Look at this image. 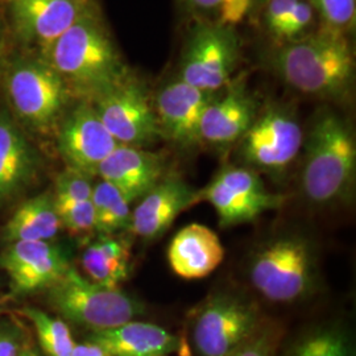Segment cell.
I'll return each mask as SVG.
<instances>
[{
  "label": "cell",
  "mask_w": 356,
  "mask_h": 356,
  "mask_svg": "<svg viewBox=\"0 0 356 356\" xmlns=\"http://www.w3.org/2000/svg\"><path fill=\"white\" fill-rule=\"evenodd\" d=\"M272 65L281 79L307 95L338 99L351 88L354 53L344 32L327 26L285 42Z\"/></svg>",
  "instance_id": "1"
},
{
  "label": "cell",
  "mask_w": 356,
  "mask_h": 356,
  "mask_svg": "<svg viewBox=\"0 0 356 356\" xmlns=\"http://www.w3.org/2000/svg\"><path fill=\"white\" fill-rule=\"evenodd\" d=\"M45 63L72 86L92 99L127 76L114 42L92 11L44 49Z\"/></svg>",
  "instance_id": "2"
},
{
  "label": "cell",
  "mask_w": 356,
  "mask_h": 356,
  "mask_svg": "<svg viewBox=\"0 0 356 356\" xmlns=\"http://www.w3.org/2000/svg\"><path fill=\"white\" fill-rule=\"evenodd\" d=\"M301 188L316 206L347 202L354 191L356 144L350 124L332 111L319 113L307 135Z\"/></svg>",
  "instance_id": "3"
},
{
  "label": "cell",
  "mask_w": 356,
  "mask_h": 356,
  "mask_svg": "<svg viewBox=\"0 0 356 356\" xmlns=\"http://www.w3.org/2000/svg\"><path fill=\"white\" fill-rule=\"evenodd\" d=\"M48 302L63 318L91 332L114 329L144 313L143 304L132 296L101 286L73 267L48 288Z\"/></svg>",
  "instance_id": "4"
},
{
  "label": "cell",
  "mask_w": 356,
  "mask_h": 356,
  "mask_svg": "<svg viewBox=\"0 0 356 356\" xmlns=\"http://www.w3.org/2000/svg\"><path fill=\"white\" fill-rule=\"evenodd\" d=\"M316 279L312 245L297 235H284L263 244L250 263L254 289L272 302L301 300L313 291Z\"/></svg>",
  "instance_id": "5"
},
{
  "label": "cell",
  "mask_w": 356,
  "mask_h": 356,
  "mask_svg": "<svg viewBox=\"0 0 356 356\" xmlns=\"http://www.w3.org/2000/svg\"><path fill=\"white\" fill-rule=\"evenodd\" d=\"M241 44L234 26L201 23L185 45L179 79L195 89L218 92L229 83L239 61Z\"/></svg>",
  "instance_id": "6"
},
{
  "label": "cell",
  "mask_w": 356,
  "mask_h": 356,
  "mask_svg": "<svg viewBox=\"0 0 356 356\" xmlns=\"http://www.w3.org/2000/svg\"><path fill=\"white\" fill-rule=\"evenodd\" d=\"M92 101L104 127L120 145L143 148L161 138L149 95L129 73Z\"/></svg>",
  "instance_id": "7"
},
{
  "label": "cell",
  "mask_w": 356,
  "mask_h": 356,
  "mask_svg": "<svg viewBox=\"0 0 356 356\" xmlns=\"http://www.w3.org/2000/svg\"><path fill=\"white\" fill-rule=\"evenodd\" d=\"M209 202L222 227L251 222L282 206L285 197L268 191L252 169L242 166L223 168L202 191H197L195 202Z\"/></svg>",
  "instance_id": "8"
},
{
  "label": "cell",
  "mask_w": 356,
  "mask_h": 356,
  "mask_svg": "<svg viewBox=\"0 0 356 356\" xmlns=\"http://www.w3.org/2000/svg\"><path fill=\"white\" fill-rule=\"evenodd\" d=\"M257 307L234 294L209 298L195 314L193 341L201 356H229L260 326Z\"/></svg>",
  "instance_id": "9"
},
{
  "label": "cell",
  "mask_w": 356,
  "mask_h": 356,
  "mask_svg": "<svg viewBox=\"0 0 356 356\" xmlns=\"http://www.w3.org/2000/svg\"><path fill=\"white\" fill-rule=\"evenodd\" d=\"M7 91L16 115L29 127H51L64 108L67 86L45 61H20L7 76Z\"/></svg>",
  "instance_id": "10"
},
{
  "label": "cell",
  "mask_w": 356,
  "mask_h": 356,
  "mask_svg": "<svg viewBox=\"0 0 356 356\" xmlns=\"http://www.w3.org/2000/svg\"><path fill=\"white\" fill-rule=\"evenodd\" d=\"M241 140V152L247 164L279 172L297 157L304 134L294 115L286 108L272 107L254 119Z\"/></svg>",
  "instance_id": "11"
},
{
  "label": "cell",
  "mask_w": 356,
  "mask_h": 356,
  "mask_svg": "<svg viewBox=\"0 0 356 356\" xmlns=\"http://www.w3.org/2000/svg\"><path fill=\"white\" fill-rule=\"evenodd\" d=\"M118 145L91 103H81L72 110L58 132V151L67 168L91 177Z\"/></svg>",
  "instance_id": "12"
},
{
  "label": "cell",
  "mask_w": 356,
  "mask_h": 356,
  "mask_svg": "<svg viewBox=\"0 0 356 356\" xmlns=\"http://www.w3.org/2000/svg\"><path fill=\"white\" fill-rule=\"evenodd\" d=\"M216 92L195 89L177 78L160 90L154 99V114L163 138L188 148L201 141V122Z\"/></svg>",
  "instance_id": "13"
},
{
  "label": "cell",
  "mask_w": 356,
  "mask_h": 356,
  "mask_svg": "<svg viewBox=\"0 0 356 356\" xmlns=\"http://www.w3.org/2000/svg\"><path fill=\"white\" fill-rule=\"evenodd\" d=\"M0 268L16 294L51 288L70 268L63 250L51 242L11 243L0 254Z\"/></svg>",
  "instance_id": "14"
},
{
  "label": "cell",
  "mask_w": 356,
  "mask_h": 356,
  "mask_svg": "<svg viewBox=\"0 0 356 356\" xmlns=\"http://www.w3.org/2000/svg\"><path fill=\"white\" fill-rule=\"evenodd\" d=\"M197 191L176 175H165L144 194L131 214L129 229L143 239L160 238L182 211L195 202Z\"/></svg>",
  "instance_id": "15"
},
{
  "label": "cell",
  "mask_w": 356,
  "mask_h": 356,
  "mask_svg": "<svg viewBox=\"0 0 356 356\" xmlns=\"http://www.w3.org/2000/svg\"><path fill=\"white\" fill-rule=\"evenodd\" d=\"M90 11L89 0H13L11 7L19 36L44 49Z\"/></svg>",
  "instance_id": "16"
},
{
  "label": "cell",
  "mask_w": 356,
  "mask_h": 356,
  "mask_svg": "<svg viewBox=\"0 0 356 356\" xmlns=\"http://www.w3.org/2000/svg\"><path fill=\"white\" fill-rule=\"evenodd\" d=\"M164 170L161 154L119 144L98 166L97 175L135 202L161 181Z\"/></svg>",
  "instance_id": "17"
},
{
  "label": "cell",
  "mask_w": 356,
  "mask_h": 356,
  "mask_svg": "<svg viewBox=\"0 0 356 356\" xmlns=\"http://www.w3.org/2000/svg\"><path fill=\"white\" fill-rule=\"evenodd\" d=\"M38 153L7 113L0 111V204L20 195L38 173Z\"/></svg>",
  "instance_id": "18"
},
{
  "label": "cell",
  "mask_w": 356,
  "mask_h": 356,
  "mask_svg": "<svg viewBox=\"0 0 356 356\" xmlns=\"http://www.w3.org/2000/svg\"><path fill=\"white\" fill-rule=\"evenodd\" d=\"M225 247L216 232L204 225L191 223L179 229L168 248L172 270L185 280L204 279L225 259Z\"/></svg>",
  "instance_id": "19"
},
{
  "label": "cell",
  "mask_w": 356,
  "mask_h": 356,
  "mask_svg": "<svg viewBox=\"0 0 356 356\" xmlns=\"http://www.w3.org/2000/svg\"><path fill=\"white\" fill-rule=\"evenodd\" d=\"M256 119V103L242 83L229 86L216 95L201 122V141L227 145L241 140Z\"/></svg>",
  "instance_id": "20"
},
{
  "label": "cell",
  "mask_w": 356,
  "mask_h": 356,
  "mask_svg": "<svg viewBox=\"0 0 356 356\" xmlns=\"http://www.w3.org/2000/svg\"><path fill=\"white\" fill-rule=\"evenodd\" d=\"M90 342L110 356H166L177 348V338L161 326L131 321L110 330L91 332Z\"/></svg>",
  "instance_id": "21"
},
{
  "label": "cell",
  "mask_w": 356,
  "mask_h": 356,
  "mask_svg": "<svg viewBox=\"0 0 356 356\" xmlns=\"http://www.w3.org/2000/svg\"><path fill=\"white\" fill-rule=\"evenodd\" d=\"M61 229L54 198L49 193L22 204L3 229L6 242H51Z\"/></svg>",
  "instance_id": "22"
},
{
  "label": "cell",
  "mask_w": 356,
  "mask_h": 356,
  "mask_svg": "<svg viewBox=\"0 0 356 356\" xmlns=\"http://www.w3.org/2000/svg\"><path fill=\"white\" fill-rule=\"evenodd\" d=\"M129 256L126 243L111 235H101L82 252L81 264L90 281L119 289V285L128 277Z\"/></svg>",
  "instance_id": "23"
},
{
  "label": "cell",
  "mask_w": 356,
  "mask_h": 356,
  "mask_svg": "<svg viewBox=\"0 0 356 356\" xmlns=\"http://www.w3.org/2000/svg\"><path fill=\"white\" fill-rule=\"evenodd\" d=\"M91 204L95 211V231L101 235H114L129 229L132 204L127 197L107 181H99L92 186Z\"/></svg>",
  "instance_id": "24"
},
{
  "label": "cell",
  "mask_w": 356,
  "mask_h": 356,
  "mask_svg": "<svg viewBox=\"0 0 356 356\" xmlns=\"http://www.w3.org/2000/svg\"><path fill=\"white\" fill-rule=\"evenodd\" d=\"M288 356H354L351 341L339 326H319L301 335Z\"/></svg>",
  "instance_id": "25"
},
{
  "label": "cell",
  "mask_w": 356,
  "mask_h": 356,
  "mask_svg": "<svg viewBox=\"0 0 356 356\" xmlns=\"http://www.w3.org/2000/svg\"><path fill=\"white\" fill-rule=\"evenodd\" d=\"M24 316L29 319L38 332V342L48 356H70L74 348L72 331L64 321L53 318L45 312L26 307Z\"/></svg>",
  "instance_id": "26"
},
{
  "label": "cell",
  "mask_w": 356,
  "mask_h": 356,
  "mask_svg": "<svg viewBox=\"0 0 356 356\" xmlns=\"http://www.w3.org/2000/svg\"><path fill=\"white\" fill-rule=\"evenodd\" d=\"M91 176L79 170L66 168L58 175L54 186V204H76L91 200Z\"/></svg>",
  "instance_id": "27"
},
{
  "label": "cell",
  "mask_w": 356,
  "mask_h": 356,
  "mask_svg": "<svg viewBox=\"0 0 356 356\" xmlns=\"http://www.w3.org/2000/svg\"><path fill=\"white\" fill-rule=\"evenodd\" d=\"M282 332L277 323L261 322L254 334L229 356H276Z\"/></svg>",
  "instance_id": "28"
},
{
  "label": "cell",
  "mask_w": 356,
  "mask_h": 356,
  "mask_svg": "<svg viewBox=\"0 0 356 356\" xmlns=\"http://www.w3.org/2000/svg\"><path fill=\"white\" fill-rule=\"evenodd\" d=\"M319 13L325 26L344 32L355 23L356 0H306Z\"/></svg>",
  "instance_id": "29"
},
{
  "label": "cell",
  "mask_w": 356,
  "mask_h": 356,
  "mask_svg": "<svg viewBox=\"0 0 356 356\" xmlns=\"http://www.w3.org/2000/svg\"><path fill=\"white\" fill-rule=\"evenodd\" d=\"M61 227L73 235L95 231V211L90 201L76 204H56Z\"/></svg>",
  "instance_id": "30"
},
{
  "label": "cell",
  "mask_w": 356,
  "mask_h": 356,
  "mask_svg": "<svg viewBox=\"0 0 356 356\" xmlns=\"http://www.w3.org/2000/svg\"><path fill=\"white\" fill-rule=\"evenodd\" d=\"M313 17L314 10L312 6L306 0H298L273 38L285 40V42L301 38L306 28L313 23Z\"/></svg>",
  "instance_id": "31"
},
{
  "label": "cell",
  "mask_w": 356,
  "mask_h": 356,
  "mask_svg": "<svg viewBox=\"0 0 356 356\" xmlns=\"http://www.w3.org/2000/svg\"><path fill=\"white\" fill-rule=\"evenodd\" d=\"M297 1L298 0H268L264 13V23L272 36H275V33L294 8Z\"/></svg>",
  "instance_id": "32"
},
{
  "label": "cell",
  "mask_w": 356,
  "mask_h": 356,
  "mask_svg": "<svg viewBox=\"0 0 356 356\" xmlns=\"http://www.w3.org/2000/svg\"><path fill=\"white\" fill-rule=\"evenodd\" d=\"M254 0H223L218 22L226 26H235L250 13Z\"/></svg>",
  "instance_id": "33"
},
{
  "label": "cell",
  "mask_w": 356,
  "mask_h": 356,
  "mask_svg": "<svg viewBox=\"0 0 356 356\" xmlns=\"http://www.w3.org/2000/svg\"><path fill=\"white\" fill-rule=\"evenodd\" d=\"M0 356H19L17 337L7 326H0Z\"/></svg>",
  "instance_id": "34"
},
{
  "label": "cell",
  "mask_w": 356,
  "mask_h": 356,
  "mask_svg": "<svg viewBox=\"0 0 356 356\" xmlns=\"http://www.w3.org/2000/svg\"><path fill=\"white\" fill-rule=\"evenodd\" d=\"M186 7L195 13H218L223 0H182Z\"/></svg>",
  "instance_id": "35"
},
{
  "label": "cell",
  "mask_w": 356,
  "mask_h": 356,
  "mask_svg": "<svg viewBox=\"0 0 356 356\" xmlns=\"http://www.w3.org/2000/svg\"><path fill=\"white\" fill-rule=\"evenodd\" d=\"M70 356H110L99 344L86 341L85 343L76 344Z\"/></svg>",
  "instance_id": "36"
},
{
  "label": "cell",
  "mask_w": 356,
  "mask_h": 356,
  "mask_svg": "<svg viewBox=\"0 0 356 356\" xmlns=\"http://www.w3.org/2000/svg\"><path fill=\"white\" fill-rule=\"evenodd\" d=\"M10 298H11V296H3V297H0V313L6 309V306H7V302L10 301Z\"/></svg>",
  "instance_id": "37"
},
{
  "label": "cell",
  "mask_w": 356,
  "mask_h": 356,
  "mask_svg": "<svg viewBox=\"0 0 356 356\" xmlns=\"http://www.w3.org/2000/svg\"><path fill=\"white\" fill-rule=\"evenodd\" d=\"M1 51H3V36H1V28H0V56H1Z\"/></svg>",
  "instance_id": "38"
},
{
  "label": "cell",
  "mask_w": 356,
  "mask_h": 356,
  "mask_svg": "<svg viewBox=\"0 0 356 356\" xmlns=\"http://www.w3.org/2000/svg\"><path fill=\"white\" fill-rule=\"evenodd\" d=\"M20 356H32V351H26V353L22 354Z\"/></svg>",
  "instance_id": "39"
},
{
  "label": "cell",
  "mask_w": 356,
  "mask_h": 356,
  "mask_svg": "<svg viewBox=\"0 0 356 356\" xmlns=\"http://www.w3.org/2000/svg\"><path fill=\"white\" fill-rule=\"evenodd\" d=\"M32 356H38V354H36V353H32Z\"/></svg>",
  "instance_id": "40"
}]
</instances>
